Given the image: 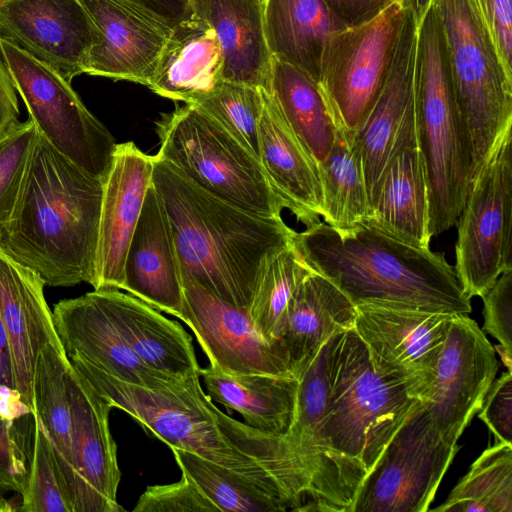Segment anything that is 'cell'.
Returning <instances> with one entry per match:
<instances>
[{
	"mask_svg": "<svg viewBox=\"0 0 512 512\" xmlns=\"http://www.w3.org/2000/svg\"><path fill=\"white\" fill-rule=\"evenodd\" d=\"M512 130L472 178L457 220V277L471 299L512 270Z\"/></svg>",
	"mask_w": 512,
	"mask_h": 512,
	"instance_id": "obj_10",
	"label": "cell"
},
{
	"mask_svg": "<svg viewBox=\"0 0 512 512\" xmlns=\"http://www.w3.org/2000/svg\"><path fill=\"white\" fill-rule=\"evenodd\" d=\"M264 34L272 57L319 81L321 55L328 37L344 27L322 0H264Z\"/></svg>",
	"mask_w": 512,
	"mask_h": 512,
	"instance_id": "obj_31",
	"label": "cell"
},
{
	"mask_svg": "<svg viewBox=\"0 0 512 512\" xmlns=\"http://www.w3.org/2000/svg\"><path fill=\"white\" fill-rule=\"evenodd\" d=\"M0 50L16 91L39 133L61 154L103 180L116 142L54 68L0 38Z\"/></svg>",
	"mask_w": 512,
	"mask_h": 512,
	"instance_id": "obj_9",
	"label": "cell"
},
{
	"mask_svg": "<svg viewBox=\"0 0 512 512\" xmlns=\"http://www.w3.org/2000/svg\"><path fill=\"white\" fill-rule=\"evenodd\" d=\"M52 315L68 357L78 355L119 380L146 388H162L175 380L151 370L137 358L98 290L59 301Z\"/></svg>",
	"mask_w": 512,
	"mask_h": 512,
	"instance_id": "obj_21",
	"label": "cell"
},
{
	"mask_svg": "<svg viewBox=\"0 0 512 512\" xmlns=\"http://www.w3.org/2000/svg\"><path fill=\"white\" fill-rule=\"evenodd\" d=\"M456 106L473 160L472 178L512 130V76L497 55L474 0H432Z\"/></svg>",
	"mask_w": 512,
	"mask_h": 512,
	"instance_id": "obj_7",
	"label": "cell"
},
{
	"mask_svg": "<svg viewBox=\"0 0 512 512\" xmlns=\"http://www.w3.org/2000/svg\"><path fill=\"white\" fill-rule=\"evenodd\" d=\"M262 90L259 161L285 208L309 227L320 221L323 211L318 164L289 127L269 92Z\"/></svg>",
	"mask_w": 512,
	"mask_h": 512,
	"instance_id": "obj_26",
	"label": "cell"
},
{
	"mask_svg": "<svg viewBox=\"0 0 512 512\" xmlns=\"http://www.w3.org/2000/svg\"><path fill=\"white\" fill-rule=\"evenodd\" d=\"M0 387L17 394L8 335L0 315Z\"/></svg>",
	"mask_w": 512,
	"mask_h": 512,
	"instance_id": "obj_49",
	"label": "cell"
},
{
	"mask_svg": "<svg viewBox=\"0 0 512 512\" xmlns=\"http://www.w3.org/2000/svg\"><path fill=\"white\" fill-rule=\"evenodd\" d=\"M332 16L344 27L364 24L395 0H322Z\"/></svg>",
	"mask_w": 512,
	"mask_h": 512,
	"instance_id": "obj_46",
	"label": "cell"
},
{
	"mask_svg": "<svg viewBox=\"0 0 512 512\" xmlns=\"http://www.w3.org/2000/svg\"><path fill=\"white\" fill-rule=\"evenodd\" d=\"M13 393L0 387V490L22 494L25 488L28 468L25 455L12 431V409L6 410L8 397Z\"/></svg>",
	"mask_w": 512,
	"mask_h": 512,
	"instance_id": "obj_43",
	"label": "cell"
},
{
	"mask_svg": "<svg viewBox=\"0 0 512 512\" xmlns=\"http://www.w3.org/2000/svg\"><path fill=\"white\" fill-rule=\"evenodd\" d=\"M406 12L395 0L372 20L332 33L324 46L319 81L337 124L354 132L385 82Z\"/></svg>",
	"mask_w": 512,
	"mask_h": 512,
	"instance_id": "obj_12",
	"label": "cell"
},
{
	"mask_svg": "<svg viewBox=\"0 0 512 512\" xmlns=\"http://www.w3.org/2000/svg\"><path fill=\"white\" fill-rule=\"evenodd\" d=\"M293 244L306 264L355 307L467 315L472 310L443 253L407 244L370 225L337 230L319 221L295 232Z\"/></svg>",
	"mask_w": 512,
	"mask_h": 512,
	"instance_id": "obj_2",
	"label": "cell"
},
{
	"mask_svg": "<svg viewBox=\"0 0 512 512\" xmlns=\"http://www.w3.org/2000/svg\"><path fill=\"white\" fill-rule=\"evenodd\" d=\"M479 418L499 442L512 444V373L494 380L486 394Z\"/></svg>",
	"mask_w": 512,
	"mask_h": 512,
	"instance_id": "obj_44",
	"label": "cell"
},
{
	"mask_svg": "<svg viewBox=\"0 0 512 512\" xmlns=\"http://www.w3.org/2000/svg\"><path fill=\"white\" fill-rule=\"evenodd\" d=\"M122 290L159 311L181 317L184 295L175 241L152 182L127 249Z\"/></svg>",
	"mask_w": 512,
	"mask_h": 512,
	"instance_id": "obj_23",
	"label": "cell"
},
{
	"mask_svg": "<svg viewBox=\"0 0 512 512\" xmlns=\"http://www.w3.org/2000/svg\"><path fill=\"white\" fill-rule=\"evenodd\" d=\"M328 378L321 439L339 512H353L365 478L419 400L376 371L353 328L330 338Z\"/></svg>",
	"mask_w": 512,
	"mask_h": 512,
	"instance_id": "obj_4",
	"label": "cell"
},
{
	"mask_svg": "<svg viewBox=\"0 0 512 512\" xmlns=\"http://www.w3.org/2000/svg\"><path fill=\"white\" fill-rule=\"evenodd\" d=\"M438 512H512V444L498 442L473 462Z\"/></svg>",
	"mask_w": 512,
	"mask_h": 512,
	"instance_id": "obj_36",
	"label": "cell"
},
{
	"mask_svg": "<svg viewBox=\"0 0 512 512\" xmlns=\"http://www.w3.org/2000/svg\"><path fill=\"white\" fill-rule=\"evenodd\" d=\"M318 167L323 190V222L337 230L365 224L371 205L353 132L338 124L335 143Z\"/></svg>",
	"mask_w": 512,
	"mask_h": 512,
	"instance_id": "obj_34",
	"label": "cell"
},
{
	"mask_svg": "<svg viewBox=\"0 0 512 512\" xmlns=\"http://www.w3.org/2000/svg\"><path fill=\"white\" fill-rule=\"evenodd\" d=\"M223 81V54L213 29L192 16L172 28L149 88L194 104Z\"/></svg>",
	"mask_w": 512,
	"mask_h": 512,
	"instance_id": "obj_28",
	"label": "cell"
},
{
	"mask_svg": "<svg viewBox=\"0 0 512 512\" xmlns=\"http://www.w3.org/2000/svg\"><path fill=\"white\" fill-rule=\"evenodd\" d=\"M103 180L58 152L40 133L0 248L52 287L91 283Z\"/></svg>",
	"mask_w": 512,
	"mask_h": 512,
	"instance_id": "obj_1",
	"label": "cell"
},
{
	"mask_svg": "<svg viewBox=\"0 0 512 512\" xmlns=\"http://www.w3.org/2000/svg\"><path fill=\"white\" fill-rule=\"evenodd\" d=\"M498 361L483 330L467 314H454L425 406L441 437L457 441L480 411Z\"/></svg>",
	"mask_w": 512,
	"mask_h": 512,
	"instance_id": "obj_14",
	"label": "cell"
},
{
	"mask_svg": "<svg viewBox=\"0 0 512 512\" xmlns=\"http://www.w3.org/2000/svg\"><path fill=\"white\" fill-rule=\"evenodd\" d=\"M404 5L411 11L417 26L422 21L432 0H403Z\"/></svg>",
	"mask_w": 512,
	"mask_h": 512,
	"instance_id": "obj_50",
	"label": "cell"
},
{
	"mask_svg": "<svg viewBox=\"0 0 512 512\" xmlns=\"http://www.w3.org/2000/svg\"><path fill=\"white\" fill-rule=\"evenodd\" d=\"M353 329L376 371L427 402L454 314L358 306Z\"/></svg>",
	"mask_w": 512,
	"mask_h": 512,
	"instance_id": "obj_13",
	"label": "cell"
},
{
	"mask_svg": "<svg viewBox=\"0 0 512 512\" xmlns=\"http://www.w3.org/2000/svg\"><path fill=\"white\" fill-rule=\"evenodd\" d=\"M483 330L496 338L503 363L511 371L512 362V270L502 273L482 296Z\"/></svg>",
	"mask_w": 512,
	"mask_h": 512,
	"instance_id": "obj_42",
	"label": "cell"
},
{
	"mask_svg": "<svg viewBox=\"0 0 512 512\" xmlns=\"http://www.w3.org/2000/svg\"><path fill=\"white\" fill-rule=\"evenodd\" d=\"M265 89L317 164L322 162L335 143L338 124L318 82L296 66L271 57Z\"/></svg>",
	"mask_w": 512,
	"mask_h": 512,
	"instance_id": "obj_32",
	"label": "cell"
},
{
	"mask_svg": "<svg viewBox=\"0 0 512 512\" xmlns=\"http://www.w3.org/2000/svg\"><path fill=\"white\" fill-rule=\"evenodd\" d=\"M414 101L417 142L428 186L429 228L431 236H436L457 223L472 180L473 160L433 2L417 26Z\"/></svg>",
	"mask_w": 512,
	"mask_h": 512,
	"instance_id": "obj_6",
	"label": "cell"
},
{
	"mask_svg": "<svg viewBox=\"0 0 512 512\" xmlns=\"http://www.w3.org/2000/svg\"><path fill=\"white\" fill-rule=\"evenodd\" d=\"M365 224L407 244L428 248L430 211L426 173L416 122L396 145L370 197Z\"/></svg>",
	"mask_w": 512,
	"mask_h": 512,
	"instance_id": "obj_24",
	"label": "cell"
},
{
	"mask_svg": "<svg viewBox=\"0 0 512 512\" xmlns=\"http://www.w3.org/2000/svg\"><path fill=\"white\" fill-rule=\"evenodd\" d=\"M207 396L245 424L269 435L283 437L290 430L297 407L298 381L267 374H228L209 364L200 368Z\"/></svg>",
	"mask_w": 512,
	"mask_h": 512,
	"instance_id": "obj_30",
	"label": "cell"
},
{
	"mask_svg": "<svg viewBox=\"0 0 512 512\" xmlns=\"http://www.w3.org/2000/svg\"><path fill=\"white\" fill-rule=\"evenodd\" d=\"M356 308L328 278L312 270L285 308L278 344L290 375L299 381L334 334L353 328Z\"/></svg>",
	"mask_w": 512,
	"mask_h": 512,
	"instance_id": "obj_25",
	"label": "cell"
},
{
	"mask_svg": "<svg viewBox=\"0 0 512 512\" xmlns=\"http://www.w3.org/2000/svg\"><path fill=\"white\" fill-rule=\"evenodd\" d=\"M152 184L170 222L181 275L248 310L265 260L290 245L295 231L282 218L252 214L208 193L156 155Z\"/></svg>",
	"mask_w": 512,
	"mask_h": 512,
	"instance_id": "obj_3",
	"label": "cell"
},
{
	"mask_svg": "<svg viewBox=\"0 0 512 512\" xmlns=\"http://www.w3.org/2000/svg\"><path fill=\"white\" fill-rule=\"evenodd\" d=\"M262 1H264V0H262Z\"/></svg>",
	"mask_w": 512,
	"mask_h": 512,
	"instance_id": "obj_52",
	"label": "cell"
},
{
	"mask_svg": "<svg viewBox=\"0 0 512 512\" xmlns=\"http://www.w3.org/2000/svg\"><path fill=\"white\" fill-rule=\"evenodd\" d=\"M459 450L417 401L365 478L353 512H425Z\"/></svg>",
	"mask_w": 512,
	"mask_h": 512,
	"instance_id": "obj_11",
	"label": "cell"
},
{
	"mask_svg": "<svg viewBox=\"0 0 512 512\" xmlns=\"http://www.w3.org/2000/svg\"><path fill=\"white\" fill-rule=\"evenodd\" d=\"M11 510L12 508L10 507L9 503L4 499L0 498V512H7Z\"/></svg>",
	"mask_w": 512,
	"mask_h": 512,
	"instance_id": "obj_51",
	"label": "cell"
},
{
	"mask_svg": "<svg viewBox=\"0 0 512 512\" xmlns=\"http://www.w3.org/2000/svg\"><path fill=\"white\" fill-rule=\"evenodd\" d=\"M39 135L34 121H18L0 137V228L11 218Z\"/></svg>",
	"mask_w": 512,
	"mask_h": 512,
	"instance_id": "obj_40",
	"label": "cell"
},
{
	"mask_svg": "<svg viewBox=\"0 0 512 512\" xmlns=\"http://www.w3.org/2000/svg\"><path fill=\"white\" fill-rule=\"evenodd\" d=\"M79 494L75 512H119L120 469L109 429L111 406L70 362L65 375Z\"/></svg>",
	"mask_w": 512,
	"mask_h": 512,
	"instance_id": "obj_18",
	"label": "cell"
},
{
	"mask_svg": "<svg viewBox=\"0 0 512 512\" xmlns=\"http://www.w3.org/2000/svg\"><path fill=\"white\" fill-rule=\"evenodd\" d=\"M154 156L133 142L117 144L110 170L103 181L94 290L122 289L127 249L152 182Z\"/></svg>",
	"mask_w": 512,
	"mask_h": 512,
	"instance_id": "obj_19",
	"label": "cell"
},
{
	"mask_svg": "<svg viewBox=\"0 0 512 512\" xmlns=\"http://www.w3.org/2000/svg\"><path fill=\"white\" fill-rule=\"evenodd\" d=\"M263 104L262 88L226 80L194 103L258 160V128Z\"/></svg>",
	"mask_w": 512,
	"mask_h": 512,
	"instance_id": "obj_38",
	"label": "cell"
},
{
	"mask_svg": "<svg viewBox=\"0 0 512 512\" xmlns=\"http://www.w3.org/2000/svg\"><path fill=\"white\" fill-rule=\"evenodd\" d=\"M175 460L219 512H276L291 510L276 486L210 462L191 452L171 448Z\"/></svg>",
	"mask_w": 512,
	"mask_h": 512,
	"instance_id": "obj_35",
	"label": "cell"
},
{
	"mask_svg": "<svg viewBox=\"0 0 512 512\" xmlns=\"http://www.w3.org/2000/svg\"><path fill=\"white\" fill-rule=\"evenodd\" d=\"M99 32L84 73L149 86L171 26L126 0H80Z\"/></svg>",
	"mask_w": 512,
	"mask_h": 512,
	"instance_id": "obj_17",
	"label": "cell"
},
{
	"mask_svg": "<svg viewBox=\"0 0 512 512\" xmlns=\"http://www.w3.org/2000/svg\"><path fill=\"white\" fill-rule=\"evenodd\" d=\"M70 360L60 340L50 342L39 351L34 371V413L44 427L57 468L75 512L79 486L73 458L71 415L65 375Z\"/></svg>",
	"mask_w": 512,
	"mask_h": 512,
	"instance_id": "obj_33",
	"label": "cell"
},
{
	"mask_svg": "<svg viewBox=\"0 0 512 512\" xmlns=\"http://www.w3.org/2000/svg\"><path fill=\"white\" fill-rule=\"evenodd\" d=\"M33 426L29 467L22 504L24 512H73L69 494L56 465L52 445L38 416Z\"/></svg>",
	"mask_w": 512,
	"mask_h": 512,
	"instance_id": "obj_39",
	"label": "cell"
},
{
	"mask_svg": "<svg viewBox=\"0 0 512 512\" xmlns=\"http://www.w3.org/2000/svg\"><path fill=\"white\" fill-rule=\"evenodd\" d=\"M18 117L16 89L0 50V137L19 121Z\"/></svg>",
	"mask_w": 512,
	"mask_h": 512,
	"instance_id": "obj_47",
	"label": "cell"
},
{
	"mask_svg": "<svg viewBox=\"0 0 512 512\" xmlns=\"http://www.w3.org/2000/svg\"><path fill=\"white\" fill-rule=\"evenodd\" d=\"M0 38L71 82L84 73L99 32L80 0H0Z\"/></svg>",
	"mask_w": 512,
	"mask_h": 512,
	"instance_id": "obj_16",
	"label": "cell"
},
{
	"mask_svg": "<svg viewBox=\"0 0 512 512\" xmlns=\"http://www.w3.org/2000/svg\"><path fill=\"white\" fill-rule=\"evenodd\" d=\"M156 124L158 158L224 201L258 216L281 218L285 205L260 161L199 107L178 106Z\"/></svg>",
	"mask_w": 512,
	"mask_h": 512,
	"instance_id": "obj_8",
	"label": "cell"
},
{
	"mask_svg": "<svg viewBox=\"0 0 512 512\" xmlns=\"http://www.w3.org/2000/svg\"><path fill=\"white\" fill-rule=\"evenodd\" d=\"M45 282L0 248V315L11 351L15 390L34 411V371L43 346L60 340L45 296Z\"/></svg>",
	"mask_w": 512,
	"mask_h": 512,
	"instance_id": "obj_22",
	"label": "cell"
},
{
	"mask_svg": "<svg viewBox=\"0 0 512 512\" xmlns=\"http://www.w3.org/2000/svg\"><path fill=\"white\" fill-rule=\"evenodd\" d=\"M416 38L417 24L406 7L383 87L371 109L353 132L362 158L369 198L396 145L405 131L416 122Z\"/></svg>",
	"mask_w": 512,
	"mask_h": 512,
	"instance_id": "obj_20",
	"label": "cell"
},
{
	"mask_svg": "<svg viewBox=\"0 0 512 512\" xmlns=\"http://www.w3.org/2000/svg\"><path fill=\"white\" fill-rule=\"evenodd\" d=\"M193 16L215 32L223 54V80L265 88L271 54L262 0H189Z\"/></svg>",
	"mask_w": 512,
	"mask_h": 512,
	"instance_id": "obj_29",
	"label": "cell"
},
{
	"mask_svg": "<svg viewBox=\"0 0 512 512\" xmlns=\"http://www.w3.org/2000/svg\"><path fill=\"white\" fill-rule=\"evenodd\" d=\"M174 27L193 16L189 0H126Z\"/></svg>",
	"mask_w": 512,
	"mask_h": 512,
	"instance_id": "obj_48",
	"label": "cell"
},
{
	"mask_svg": "<svg viewBox=\"0 0 512 512\" xmlns=\"http://www.w3.org/2000/svg\"><path fill=\"white\" fill-rule=\"evenodd\" d=\"M68 358L112 408L129 414L148 435L158 438L170 448L191 452L270 483L283 492L265 466L266 445L261 436L213 404L201 387L200 374L175 379L165 387L151 389L119 380L78 355Z\"/></svg>",
	"mask_w": 512,
	"mask_h": 512,
	"instance_id": "obj_5",
	"label": "cell"
},
{
	"mask_svg": "<svg viewBox=\"0 0 512 512\" xmlns=\"http://www.w3.org/2000/svg\"><path fill=\"white\" fill-rule=\"evenodd\" d=\"M181 278L180 320L193 331L210 365L233 375L292 377L277 349L257 331L247 309L223 301L189 276Z\"/></svg>",
	"mask_w": 512,
	"mask_h": 512,
	"instance_id": "obj_15",
	"label": "cell"
},
{
	"mask_svg": "<svg viewBox=\"0 0 512 512\" xmlns=\"http://www.w3.org/2000/svg\"><path fill=\"white\" fill-rule=\"evenodd\" d=\"M98 292L129 347L144 365L175 379L200 374L192 339L181 324L131 294L118 289Z\"/></svg>",
	"mask_w": 512,
	"mask_h": 512,
	"instance_id": "obj_27",
	"label": "cell"
},
{
	"mask_svg": "<svg viewBox=\"0 0 512 512\" xmlns=\"http://www.w3.org/2000/svg\"><path fill=\"white\" fill-rule=\"evenodd\" d=\"M135 512H219L218 508L182 472L178 482L148 486Z\"/></svg>",
	"mask_w": 512,
	"mask_h": 512,
	"instance_id": "obj_41",
	"label": "cell"
},
{
	"mask_svg": "<svg viewBox=\"0 0 512 512\" xmlns=\"http://www.w3.org/2000/svg\"><path fill=\"white\" fill-rule=\"evenodd\" d=\"M505 72L512 76V0H474Z\"/></svg>",
	"mask_w": 512,
	"mask_h": 512,
	"instance_id": "obj_45",
	"label": "cell"
},
{
	"mask_svg": "<svg viewBox=\"0 0 512 512\" xmlns=\"http://www.w3.org/2000/svg\"><path fill=\"white\" fill-rule=\"evenodd\" d=\"M311 271L292 241L265 260L248 308L257 331L277 349L284 362L278 344L281 320L290 297Z\"/></svg>",
	"mask_w": 512,
	"mask_h": 512,
	"instance_id": "obj_37",
	"label": "cell"
}]
</instances>
